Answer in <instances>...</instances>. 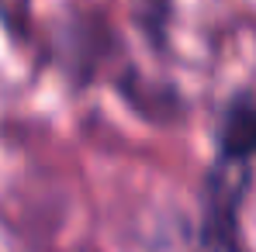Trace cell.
I'll return each instance as SVG.
<instances>
[{"instance_id": "cell-1", "label": "cell", "mask_w": 256, "mask_h": 252, "mask_svg": "<svg viewBox=\"0 0 256 252\" xmlns=\"http://www.w3.org/2000/svg\"><path fill=\"white\" fill-rule=\"evenodd\" d=\"M222 149L228 159L256 156V100L242 97L228 107L225 125H222Z\"/></svg>"}]
</instances>
